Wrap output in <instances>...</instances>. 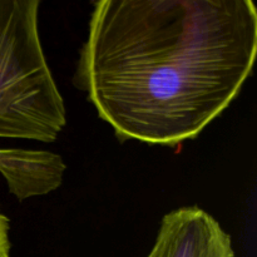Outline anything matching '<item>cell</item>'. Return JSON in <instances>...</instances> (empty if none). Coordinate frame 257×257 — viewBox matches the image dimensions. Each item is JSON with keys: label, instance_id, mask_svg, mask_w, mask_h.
<instances>
[{"label": "cell", "instance_id": "6da1fadb", "mask_svg": "<svg viewBox=\"0 0 257 257\" xmlns=\"http://www.w3.org/2000/svg\"><path fill=\"white\" fill-rule=\"evenodd\" d=\"M256 55L251 0H102L73 83L120 142L176 147L230 107Z\"/></svg>", "mask_w": 257, "mask_h": 257}, {"label": "cell", "instance_id": "7a4b0ae2", "mask_svg": "<svg viewBox=\"0 0 257 257\" xmlns=\"http://www.w3.org/2000/svg\"><path fill=\"white\" fill-rule=\"evenodd\" d=\"M39 0H0V138L54 142L67 109L39 35Z\"/></svg>", "mask_w": 257, "mask_h": 257}, {"label": "cell", "instance_id": "3957f363", "mask_svg": "<svg viewBox=\"0 0 257 257\" xmlns=\"http://www.w3.org/2000/svg\"><path fill=\"white\" fill-rule=\"evenodd\" d=\"M147 257H235L231 236L198 206L176 208L163 216Z\"/></svg>", "mask_w": 257, "mask_h": 257}, {"label": "cell", "instance_id": "277c9868", "mask_svg": "<svg viewBox=\"0 0 257 257\" xmlns=\"http://www.w3.org/2000/svg\"><path fill=\"white\" fill-rule=\"evenodd\" d=\"M67 166L59 155L45 151L0 148V173L19 201L48 195L63 183Z\"/></svg>", "mask_w": 257, "mask_h": 257}, {"label": "cell", "instance_id": "5b68a950", "mask_svg": "<svg viewBox=\"0 0 257 257\" xmlns=\"http://www.w3.org/2000/svg\"><path fill=\"white\" fill-rule=\"evenodd\" d=\"M10 222L9 218L0 211V257H10Z\"/></svg>", "mask_w": 257, "mask_h": 257}]
</instances>
